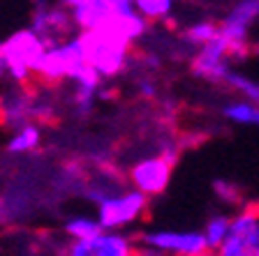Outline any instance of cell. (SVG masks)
<instances>
[{"label": "cell", "mask_w": 259, "mask_h": 256, "mask_svg": "<svg viewBox=\"0 0 259 256\" xmlns=\"http://www.w3.org/2000/svg\"><path fill=\"white\" fill-rule=\"evenodd\" d=\"M67 7H72L70 16L74 19V23L86 32L100 28L116 14V0H76Z\"/></svg>", "instance_id": "obj_8"}, {"label": "cell", "mask_w": 259, "mask_h": 256, "mask_svg": "<svg viewBox=\"0 0 259 256\" xmlns=\"http://www.w3.org/2000/svg\"><path fill=\"white\" fill-rule=\"evenodd\" d=\"M65 256H139V249L123 235L102 233L91 240H74L65 247Z\"/></svg>", "instance_id": "obj_5"}, {"label": "cell", "mask_w": 259, "mask_h": 256, "mask_svg": "<svg viewBox=\"0 0 259 256\" xmlns=\"http://www.w3.org/2000/svg\"><path fill=\"white\" fill-rule=\"evenodd\" d=\"M37 143H39V129L35 127V125H28V127H23L21 132L12 139L7 150H10V152H26V150H32Z\"/></svg>", "instance_id": "obj_12"}, {"label": "cell", "mask_w": 259, "mask_h": 256, "mask_svg": "<svg viewBox=\"0 0 259 256\" xmlns=\"http://www.w3.org/2000/svg\"><path fill=\"white\" fill-rule=\"evenodd\" d=\"M0 213H3V206H0Z\"/></svg>", "instance_id": "obj_19"}, {"label": "cell", "mask_w": 259, "mask_h": 256, "mask_svg": "<svg viewBox=\"0 0 259 256\" xmlns=\"http://www.w3.org/2000/svg\"><path fill=\"white\" fill-rule=\"evenodd\" d=\"M148 198L139 192H127L123 196H111L100 203V222L97 224L102 229H113V226L127 224L137 219L146 210Z\"/></svg>", "instance_id": "obj_4"}, {"label": "cell", "mask_w": 259, "mask_h": 256, "mask_svg": "<svg viewBox=\"0 0 259 256\" xmlns=\"http://www.w3.org/2000/svg\"><path fill=\"white\" fill-rule=\"evenodd\" d=\"M102 226L93 222V219H86V217H79L74 222L65 226V233L76 238V240H91V238H97V235H102Z\"/></svg>", "instance_id": "obj_9"}, {"label": "cell", "mask_w": 259, "mask_h": 256, "mask_svg": "<svg viewBox=\"0 0 259 256\" xmlns=\"http://www.w3.org/2000/svg\"><path fill=\"white\" fill-rule=\"evenodd\" d=\"M215 192L220 194L225 201H232V203H238V201H241V194H238V189H236V187H232L229 182L218 180V182H215Z\"/></svg>", "instance_id": "obj_16"}, {"label": "cell", "mask_w": 259, "mask_h": 256, "mask_svg": "<svg viewBox=\"0 0 259 256\" xmlns=\"http://www.w3.org/2000/svg\"><path fill=\"white\" fill-rule=\"evenodd\" d=\"M218 256H259V203H250L234 222L215 251Z\"/></svg>", "instance_id": "obj_2"}, {"label": "cell", "mask_w": 259, "mask_h": 256, "mask_svg": "<svg viewBox=\"0 0 259 256\" xmlns=\"http://www.w3.org/2000/svg\"><path fill=\"white\" fill-rule=\"evenodd\" d=\"M225 83H229L232 88H236V90H241L243 95L248 97L250 101H254V104H259V85L254 83V81L245 79V76L241 74H232V72H227L225 76Z\"/></svg>", "instance_id": "obj_13"}, {"label": "cell", "mask_w": 259, "mask_h": 256, "mask_svg": "<svg viewBox=\"0 0 259 256\" xmlns=\"http://www.w3.org/2000/svg\"><path fill=\"white\" fill-rule=\"evenodd\" d=\"M139 240L148 247H155L160 251H174L178 256H197L206 251V240L201 233H144L139 235Z\"/></svg>", "instance_id": "obj_6"}, {"label": "cell", "mask_w": 259, "mask_h": 256, "mask_svg": "<svg viewBox=\"0 0 259 256\" xmlns=\"http://www.w3.org/2000/svg\"><path fill=\"white\" fill-rule=\"evenodd\" d=\"M7 72V65H5V56H3V51H0V79H3V74Z\"/></svg>", "instance_id": "obj_17"}, {"label": "cell", "mask_w": 259, "mask_h": 256, "mask_svg": "<svg viewBox=\"0 0 259 256\" xmlns=\"http://www.w3.org/2000/svg\"><path fill=\"white\" fill-rule=\"evenodd\" d=\"M174 164H176V155L171 150H164L162 155L155 157H146L130 169V182L144 196H157L167 189Z\"/></svg>", "instance_id": "obj_3"}, {"label": "cell", "mask_w": 259, "mask_h": 256, "mask_svg": "<svg viewBox=\"0 0 259 256\" xmlns=\"http://www.w3.org/2000/svg\"><path fill=\"white\" fill-rule=\"evenodd\" d=\"M227 233H229V219L227 217H215L208 226H206V233H204L206 247H208L210 251L218 249V247L222 245V240L227 238Z\"/></svg>", "instance_id": "obj_10"}, {"label": "cell", "mask_w": 259, "mask_h": 256, "mask_svg": "<svg viewBox=\"0 0 259 256\" xmlns=\"http://www.w3.org/2000/svg\"><path fill=\"white\" fill-rule=\"evenodd\" d=\"M197 256H218L215 251H210V249H206V251H201V254H197Z\"/></svg>", "instance_id": "obj_18"}, {"label": "cell", "mask_w": 259, "mask_h": 256, "mask_svg": "<svg viewBox=\"0 0 259 256\" xmlns=\"http://www.w3.org/2000/svg\"><path fill=\"white\" fill-rule=\"evenodd\" d=\"M227 56H229V42H227L222 35H215L208 44H204L201 54L194 58V63H192L194 74H199L210 81H225V76H227L225 58Z\"/></svg>", "instance_id": "obj_7"}, {"label": "cell", "mask_w": 259, "mask_h": 256, "mask_svg": "<svg viewBox=\"0 0 259 256\" xmlns=\"http://www.w3.org/2000/svg\"><path fill=\"white\" fill-rule=\"evenodd\" d=\"M218 35V26L215 23H197V26H192L188 30V39L194 44H208L210 39Z\"/></svg>", "instance_id": "obj_15"}, {"label": "cell", "mask_w": 259, "mask_h": 256, "mask_svg": "<svg viewBox=\"0 0 259 256\" xmlns=\"http://www.w3.org/2000/svg\"><path fill=\"white\" fill-rule=\"evenodd\" d=\"M257 14H259V0H245V3H238V5L234 7L232 14L227 16L225 21L236 23V26H241V28H248V23L252 21Z\"/></svg>", "instance_id": "obj_11"}, {"label": "cell", "mask_w": 259, "mask_h": 256, "mask_svg": "<svg viewBox=\"0 0 259 256\" xmlns=\"http://www.w3.org/2000/svg\"><path fill=\"white\" fill-rule=\"evenodd\" d=\"M132 7H137L146 19H164L171 10V3L169 0H153V3L151 0H137Z\"/></svg>", "instance_id": "obj_14"}, {"label": "cell", "mask_w": 259, "mask_h": 256, "mask_svg": "<svg viewBox=\"0 0 259 256\" xmlns=\"http://www.w3.org/2000/svg\"><path fill=\"white\" fill-rule=\"evenodd\" d=\"M0 51L5 56L7 72L21 85L32 76L37 63L47 54L44 44L30 30H21V32H16V35H12L5 44H0Z\"/></svg>", "instance_id": "obj_1"}]
</instances>
